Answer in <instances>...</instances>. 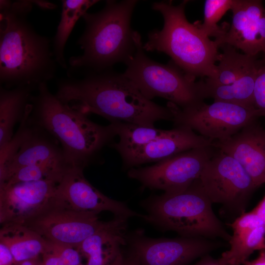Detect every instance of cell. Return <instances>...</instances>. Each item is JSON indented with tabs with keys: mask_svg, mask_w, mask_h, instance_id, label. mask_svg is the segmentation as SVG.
Returning <instances> with one entry per match:
<instances>
[{
	"mask_svg": "<svg viewBox=\"0 0 265 265\" xmlns=\"http://www.w3.org/2000/svg\"><path fill=\"white\" fill-rule=\"evenodd\" d=\"M60 79L55 95L63 103L86 115L93 113L110 123H127L154 127L160 120L172 121L173 114L145 97L123 74L109 70L86 73L80 79Z\"/></svg>",
	"mask_w": 265,
	"mask_h": 265,
	"instance_id": "1",
	"label": "cell"
},
{
	"mask_svg": "<svg viewBox=\"0 0 265 265\" xmlns=\"http://www.w3.org/2000/svg\"><path fill=\"white\" fill-rule=\"evenodd\" d=\"M34 1L0 0V82L10 89L38 87L55 76L58 64L51 40L27 17Z\"/></svg>",
	"mask_w": 265,
	"mask_h": 265,
	"instance_id": "2",
	"label": "cell"
},
{
	"mask_svg": "<svg viewBox=\"0 0 265 265\" xmlns=\"http://www.w3.org/2000/svg\"><path fill=\"white\" fill-rule=\"evenodd\" d=\"M30 100L27 119L51 134L59 143L71 167L81 168L101 163L102 153L117 136L112 124H97L85 114L61 102L47 83L38 86Z\"/></svg>",
	"mask_w": 265,
	"mask_h": 265,
	"instance_id": "3",
	"label": "cell"
},
{
	"mask_svg": "<svg viewBox=\"0 0 265 265\" xmlns=\"http://www.w3.org/2000/svg\"><path fill=\"white\" fill-rule=\"evenodd\" d=\"M137 2L106 0L99 11L83 15L85 28L77 41L83 52L69 59L68 77L84 71L109 70L117 63H125L133 55L136 47L131 20Z\"/></svg>",
	"mask_w": 265,
	"mask_h": 265,
	"instance_id": "4",
	"label": "cell"
},
{
	"mask_svg": "<svg viewBox=\"0 0 265 265\" xmlns=\"http://www.w3.org/2000/svg\"><path fill=\"white\" fill-rule=\"evenodd\" d=\"M188 2L184 0L176 5L171 1L153 3V9L163 17V26L148 34L143 49L167 54L177 66L193 78H211L216 71L219 46L215 40L203 33L197 24L187 21L185 7Z\"/></svg>",
	"mask_w": 265,
	"mask_h": 265,
	"instance_id": "5",
	"label": "cell"
},
{
	"mask_svg": "<svg viewBox=\"0 0 265 265\" xmlns=\"http://www.w3.org/2000/svg\"><path fill=\"white\" fill-rule=\"evenodd\" d=\"M212 203L199 178L184 190L151 196L140 205L146 212L143 219L160 230L229 241L231 235L214 214Z\"/></svg>",
	"mask_w": 265,
	"mask_h": 265,
	"instance_id": "6",
	"label": "cell"
},
{
	"mask_svg": "<svg viewBox=\"0 0 265 265\" xmlns=\"http://www.w3.org/2000/svg\"><path fill=\"white\" fill-rule=\"evenodd\" d=\"M134 40L136 50L125 63L126 69L123 74L145 97L150 100L161 97L180 108L204 101L202 80L196 81L172 60L163 64L150 58L144 53L140 34L136 31Z\"/></svg>",
	"mask_w": 265,
	"mask_h": 265,
	"instance_id": "7",
	"label": "cell"
},
{
	"mask_svg": "<svg viewBox=\"0 0 265 265\" xmlns=\"http://www.w3.org/2000/svg\"><path fill=\"white\" fill-rule=\"evenodd\" d=\"M175 127H187L198 134L213 141L231 137L241 129L261 117L255 108H249L222 101L207 104L202 101L180 108L168 102Z\"/></svg>",
	"mask_w": 265,
	"mask_h": 265,
	"instance_id": "8",
	"label": "cell"
},
{
	"mask_svg": "<svg viewBox=\"0 0 265 265\" xmlns=\"http://www.w3.org/2000/svg\"><path fill=\"white\" fill-rule=\"evenodd\" d=\"M217 148L209 146L190 149L150 166L128 170L129 178L143 188L161 190L164 193L184 190L198 179L207 162Z\"/></svg>",
	"mask_w": 265,
	"mask_h": 265,
	"instance_id": "9",
	"label": "cell"
},
{
	"mask_svg": "<svg viewBox=\"0 0 265 265\" xmlns=\"http://www.w3.org/2000/svg\"><path fill=\"white\" fill-rule=\"evenodd\" d=\"M98 214L72 208L55 195L47 207L25 225L48 241L78 247L108 224L109 221L100 220Z\"/></svg>",
	"mask_w": 265,
	"mask_h": 265,
	"instance_id": "10",
	"label": "cell"
},
{
	"mask_svg": "<svg viewBox=\"0 0 265 265\" xmlns=\"http://www.w3.org/2000/svg\"><path fill=\"white\" fill-rule=\"evenodd\" d=\"M199 180L212 203L223 204L241 214L257 188L241 165L218 148L205 165Z\"/></svg>",
	"mask_w": 265,
	"mask_h": 265,
	"instance_id": "11",
	"label": "cell"
},
{
	"mask_svg": "<svg viewBox=\"0 0 265 265\" xmlns=\"http://www.w3.org/2000/svg\"><path fill=\"white\" fill-rule=\"evenodd\" d=\"M126 240L142 265H187L220 246L204 238H152L141 230L127 233Z\"/></svg>",
	"mask_w": 265,
	"mask_h": 265,
	"instance_id": "12",
	"label": "cell"
},
{
	"mask_svg": "<svg viewBox=\"0 0 265 265\" xmlns=\"http://www.w3.org/2000/svg\"><path fill=\"white\" fill-rule=\"evenodd\" d=\"M57 182L52 180L0 185V223L26 224L55 198Z\"/></svg>",
	"mask_w": 265,
	"mask_h": 265,
	"instance_id": "13",
	"label": "cell"
},
{
	"mask_svg": "<svg viewBox=\"0 0 265 265\" xmlns=\"http://www.w3.org/2000/svg\"><path fill=\"white\" fill-rule=\"evenodd\" d=\"M56 197L74 209L112 212L116 217L128 219L143 218L144 215L132 210L125 203L111 199L93 186L83 175V169L72 167L58 183Z\"/></svg>",
	"mask_w": 265,
	"mask_h": 265,
	"instance_id": "14",
	"label": "cell"
},
{
	"mask_svg": "<svg viewBox=\"0 0 265 265\" xmlns=\"http://www.w3.org/2000/svg\"><path fill=\"white\" fill-rule=\"evenodd\" d=\"M232 24L223 35L215 39L219 47L226 44L243 53L265 54V8L260 0H234Z\"/></svg>",
	"mask_w": 265,
	"mask_h": 265,
	"instance_id": "15",
	"label": "cell"
},
{
	"mask_svg": "<svg viewBox=\"0 0 265 265\" xmlns=\"http://www.w3.org/2000/svg\"><path fill=\"white\" fill-rule=\"evenodd\" d=\"M213 140L205 138L184 126L167 130L162 136L145 145L118 152L123 168L158 162L182 152L199 147L214 146Z\"/></svg>",
	"mask_w": 265,
	"mask_h": 265,
	"instance_id": "16",
	"label": "cell"
},
{
	"mask_svg": "<svg viewBox=\"0 0 265 265\" xmlns=\"http://www.w3.org/2000/svg\"><path fill=\"white\" fill-rule=\"evenodd\" d=\"M214 146L238 161L257 188L265 183V128L258 120Z\"/></svg>",
	"mask_w": 265,
	"mask_h": 265,
	"instance_id": "17",
	"label": "cell"
},
{
	"mask_svg": "<svg viewBox=\"0 0 265 265\" xmlns=\"http://www.w3.org/2000/svg\"><path fill=\"white\" fill-rule=\"evenodd\" d=\"M28 121L31 125L30 131L16 154L0 170V184L25 166L53 164L71 167L67 162L58 142L46 131Z\"/></svg>",
	"mask_w": 265,
	"mask_h": 265,
	"instance_id": "18",
	"label": "cell"
},
{
	"mask_svg": "<svg viewBox=\"0 0 265 265\" xmlns=\"http://www.w3.org/2000/svg\"><path fill=\"white\" fill-rule=\"evenodd\" d=\"M126 219L115 217L107 226L84 240L79 246L87 259L85 265H121L127 246Z\"/></svg>",
	"mask_w": 265,
	"mask_h": 265,
	"instance_id": "19",
	"label": "cell"
},
{
	"mask_svg": "<svg viewBox=\"0 0 265 265\" xmlns=\"http://www.w3.org/2000/svg\"><path fill=\"white\" fill-rule=\"evenodd\" d=\"M37 87L24 86L7 89L0 87V146L14 135L16 125L23 120L28 106L32 92Z\"/></svg>",
	"mask_w": 265,
	"mask_h": 265,
	"instance_id": "20",
	"label": "cell"
},
{
	"mask_svg": "<svg viewBox=\"0 0 265 265\" xmlns=\"http://www.w3.org/2000/svg\"><path fill=\"white\" fill-rule=\"evenodd\" d=\"M0 242L12 253L17 263L36 259L44 253L48 240L23 224H9L1 226Z\"/></svg>",
	"mask_w": 265,
	"mask_h": 265,
	"instance_id": "21",
	"label": "cell"
},
{
	"mask_svg": "<svg viewBox=\"0 0 265 265\" xmlns=\"http://www.w3.org/2000/svg\"><path fill=\"white\" fill-rule=\"evenodd\" d=\"M223 52L219 53L215 75L208 78L204 84L208 87L232 84L256 66L259 60L256 56L239 53L234 47L224 44L220 46Z\"/></svg>",
	"mask_w": 265,
	"mask_h": 265,
	"instance_id": "22",
	"label": "cell"
},
{
	"mask_svg": "<svg viewBox=\"0 0 265 265\" xmlns=\"http://www.w3.org/2000/svg\"><path fill=\"white\" fill-rule=\"evenodd\" d=\"M260 60L257 64L247 71L234 83L224 86L208 87L203 80L201 93L204 99L232 103L240 106L255 108L253 93L255 81Z\"/></svg>",
	"mask_w": 265,
	"mask_h": 265,
	"instance_id": "23",
	"label": "cell"
},
{
	"mask_svg": "<svg viewBox=\"0 0 265 265\" xmlns=\"http://www.w3.org/2000/svg\"><path fill=\"white\" fill-rule=\"evenodd\" d=\"M97 0H63L60 20L52 43L55 59L58 65L68 69L64 50L67 40L78 20L97 3Z\"/></svg>",
	"mask_w": 265,
	"mask_h": 265,
	"instance_id": "24",
	"label": "cell"
},
{
	"mask_svg": "<svg viewBox=\"0 0 265 265\" xmlns=\"http://www.w3.org/2000/svg\"><path fill=\"white\" fill-rule=\"evenodd\" d=\"M229 242V249L220 259L228 265H243L255 251L265 250V228L258 227L241 236L231 235Z\"/></svg>",
	"mask_w": 265,
	"mask_h": 265,
	"instance_id": "25",
	"label": "cell"
},
{
	"mask_svg": "<svg viewBox=\"0 0 265 265\" xmlns=\"http://www.w3.org/2000/svg\"><path fill=\"white\" fill-rule=\"evenodd\" d=\"M113 125L119 140L110 147L118 152L145 145L162 136L167 130L127 123H110Z\"/></svg>",
	"mask_w": 265,
	"mask_h": 265,
	"instance_id": "26",
	"label": "cell"
},
{
	"mask_svg": "<svg viewBox=\"0 0 265 265\" xmlns=\"http://www.w3.org/2000/svg\"><path fill=\"white\" fill-rule=\"evenodd\" d=\"M234 0H206L204 10V21L198 26L204 34L215 39L220 38L226 29L217 23L225 13L231 9Z\"/></svg>",
	"mask_w": 265,
	"mask_h": 265,
	"instance_id": "27",
	"label": "cell"
},
{
	"mask_svg": "<svg viewBox=\"0 0 265 265\" xmlns=\"http://www.w3.org/2000/svg\"><path fill=\"white\" fill-rule=\"evenodd\" d=\"M57 255L65 265H85L82 263V255L79 246L48 241L46 249Z\"/></svg>",
	"mask_w": 265,
	"mask_h": 265,
	"instance_id": "28",
	"label": "cell"
},
{
	"mask_svg": "<svg viewBox=\"0 0 265 265\" xmlns=\"http://www.w3.org/2000/svg\"><path fill=\"white\" fill-rule=\"evenodd\" d=\"M253 104L261 117L265 116V60H260L253 93Z\"/></svg>",
	"mask_w": 265,
	"mask_h": 265,
	"instance_id": "29",
	"label": "cell"
},
{
	"mask_svg": "<svg viewBox=\"0 0 265 265\" xmlns=\"http://www.w3.org/2000/svg\"><path fill=\"white\" fill-rule=\"evenodd\" d=\"M230 226L233 231L232 236H234L245 235L258 227H264L262 225L257 214L253 210L241 213Z\"/></svg>",
	"mask_w": 265,
	"mask_h": 265,
	"instance_id": "30",
	"label": "cell"
},
{
	"mask_svg": "<svg viewBox=\"0 0 265 265\" xmlns=\"http://www.w3.org/2000/svg\"><path fill=\"white\" fill-rule=\"evenodd\" d=\"M17 264L9 249L0 242V265H16Z\"/></svg>",
	"mask_w": 265,
	"mask_h": 265,
	"instance_id": "31",
	"label": "cell"
},
{
	"mask_svg": "<svg viewBox=\"0 0 265 265\" xmlns=\"http://www.w3.org/2000/svg\"><path fill=\"white\" fill-rule=\"evenodd\" d=\"M41 257L42 265H65L57 255L48 250L46 249Z\"/></svg>",
	"mask_w": 265,
	"mask_h": 265,
	"instance_id": "32",
	"label": "cell"
},
{
	"mask_svg": "<svg viewBox=\"0 0 265 265\" xmlns=\"http://www.w3.org/2000/svg\"><path fill=\"white\" fill-rule=\"evenodd\" d=\"M193 265H228L219 258L215 259L206 255L202 257L201 260Z\"/></svg>",
	"mask_w": 265,
	"mask_h": 265,
	"instance_id": "33",
	"label": "cell"
},
{
	"mask_svg": "<svg viewBox=\"0 0 265 265\" xmlns=\"http://www.w3.org/2000/svg\"><path fill=\"white\" fill-rule=\"evenodd\" d=\"M253 210L257 214L262 225L265 227V195Z\"/></svg>",
	"mask_w": 265,
	"mask_h": 265,
	"instance_id": "34",
	"label": "cell"
},
{
	"mask_svg": "<svg viewBox=\"0 0 265 265\" xmlns=\"http://www.w3.org/2000/svg\"><path fill=\"white\" fill-rule=\"evenodd\" d=\"M128 251L124 255L121 265H142L135 254L129 249Z\"/></svg>",
	"mask_w": 265,
	"mask_h": 265,
	"instance_id": "35",
	"label": "cell"
},
{
	"mask_svg": "<svg viewBox=\"0 0 265 265\" xmlns=\"http://www.w3.org/2000/svg\"><path fill=\"white\" fill-rule=\"evenodd\" d=\"M243 265H265V250L260 251L256 259L252 261L248 260Z\"/></svg>",
	"mask_w": 265,
	"mask_h": 265,
	"instance_id": "36",
	"label": "cell"
},
{
	"mask_svg": "<svg viewBox=\"0 0 265 265\" xmlns=\"http://www.w3.org/2000/svg\"><path fill=\"white\" fill-rule=\"evenodd\" d=\"M16 265H42L41 261H39L38 258L24 261L19 263Z\"/></svg>",
	"mask_w": 265,
	"mask_h": 265,
	"instance_id": "37",
	"label": "cell"
},
{
	"mask_svg": "<svg viewBox=\"0 0 265 265\" xmlns=\"http://www.w3.org/2000/svg\"><path fill=\"white\" fill-rule=\"evenodd\" d=\"M263 60H265V54L264 57L263 58Z\"/></svg>",
	"mask_w": 265,
	"mask_h": 265,
	"instance_id": "38",
	"label": "cell"
}]
</instances>
